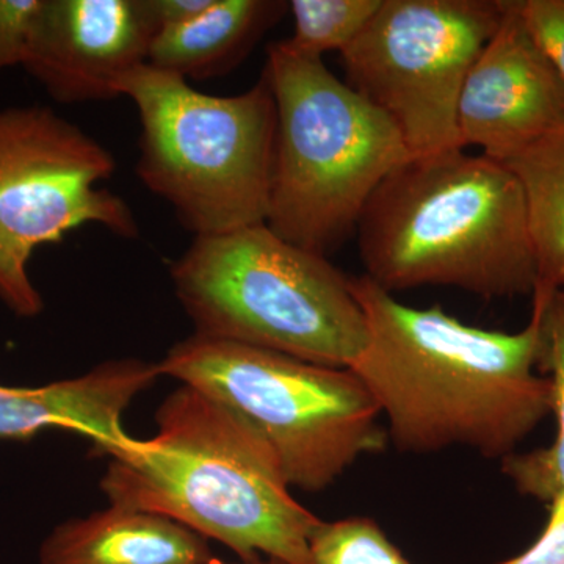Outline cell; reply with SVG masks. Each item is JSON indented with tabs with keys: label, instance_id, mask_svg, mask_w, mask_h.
<instances>
[{
	"label": "cell",
	"instance_id": "obj_13",
	"mask_svg": "<svg viewBox=\"0 0 564 564\" xmlns=\"http://www.w3.org/2000/svg\"><path fill=\"white\" fill-rule=\"evenodd\" d=\"M209 543L187 527L150 511L110 505L55 527L41 564H206Z\"/></svg>",
	"mask_w": 564,
	"mask_h": 564
},
{
	"label": "cell",
	"instance_id": "obj_6",
	"mask_svg": "<svg viewBox=\"0 0 564 564\" xmlns=\"http://www.w3.org/2000/svg\"><path fill=\"white\" fill-rule=\"evenodd\" d=\"M139 111L135 174L195 237L263 225L272 187L276 102L267 77L215 96L141 65L118 82Z\"/></svg>",
	"mask_w": 564,
	"mask_h": 564
},
{
	"label": "cell",
	"instance_id": "obj_16",
	"mask_svg": "<svg viewBox=\"0 0 564 564\" xmlns=\"http://www.w3.org/2000/svg\"><path fill=\"white\" fill-rule=\"evenodd\" d=\"M532 295L543 333L540 372L551 373L554 383L558 430L551 447L507 456L502 459V470L519 492L551 503L564 492V293L536 285Z\"/></svg>",
	"mask_w": 564,
	"mask_h": 564
},
{
	"label": "cell",
	"instance_id": "obj_22",
	"mask_svg": "<svg viewBox=\"0 0 564 564\" xmlns=\"http://www.w3.org/2000/svg\"><path fill=\"white\" fill-rule=\"evenodd\" d=\"M147 3L161 32L195 20L209 9L214 0H147Z\"/></svg>",
	"mask_w": 564,
	"mask_h": 564
},
{
	"label": "cell",
	"instance_id": "obj_1",
	"mask_svg": "<svg viewBox=\"0 0 564 564\" xmlns=\"http://www.w3.org/2000/svg\"><path fill=\"white\" fill-rule=\"evenodd\" d=\"M369 343L348 369L389 421L400 452L470 448L505 459L554 413V383L541 377L540 314L519 333L464 325L441 304L406 306L369 276L350 278Z\"/></svg>",
	"mask_w": 564,
	"mask_h": 564
},
{
	"label": "cell",
	"instance_id": "obj_2",
	"mask_svg": "<svg viewBox=\"0 0 564 564\" xmlns=\"http://www.w3.org/2000/svg\"><path fill=\"white\" fill-rule=\"evenodd\" d=\"M158 433L109 456L110 505L173 519L240 560L313 564L317 516L293 499L280 463L243 422L191 386L159 408Z\"/></svg>",
	"mask_w": 564,
	"mask_h": 564
},
{
	"label": "cell",
	"instance_id": "obj_12",
	"mask_svg": "<svg viewBox=\"0 0 564 564\" xmlns=\"http://www.w3.org/2000/svg\"><path fill=\"white\" fill-rule=\"evenodd\" d=\"M161 375L159 364L115 359L41 388L0 384V440L25 441L46 429H65L90 440L93 452L109 458L131 440L122 430V414Z\"/></svg>",
	"mask_w": 564,
	"mask_h": 564
},
{
	"label": "cell",
	"instance_id": "obj_7",
	"mask_svg": "<svg viewBox=\"0 0 564 564\" xmlns=\"http://www.w3.org/2000/svg\"><path fill=\"white\" fill-rule=\"evenodd\" d=\"M159 369L261 437L291 488L323 491L388 444L380 411L350 369L198 334L173 345Z\"/></svg>",
	"mask_w": 564,
	"mask_h": 564
},
{
	"label": "cell",
	"instance_id": "obj_20",
	"mask_svg": "<svg viewBox=\"0 0 564 564\" xmlns=\"http://www.w3.org/2000/svg\"><path fill=\"white\" fill-rule=\"evenodd\" d=\"M41 0H0V73L24 65Z\"/></svg>",
	"mask_w": 564,
	"mask_h": 564
},
{
	"label": "cell",
	"instance_id": "obj_15",
	"mask_svg": "<svg viewBox=\"0 0 564 564\" xmlns=\"http://www.w3.org/2000/svg\"><path fill=\"white\" fill-rule=\"evenodd\" d=\"M503 165L514 173L524 191L536 285L564 293V128L518 152Z\"/></svg>",
	"mask_w": 564,
	"mask_h": 564
},
{
	"label": "cell",
	"instance_id": "obj_5",
	"mask_svg": "<svg viewBox=\"0 0 564 564\" xmlns=\"http://www.w3.org/2000/svg\"><path fill=\"white\" fill-rule=\"evenodd\" d=\"M170 274L198 336L337 369H348L369 343L350 278L265 223L195 237Z\"/></svg>",
	"mask_w": 564,
	"mask_h": 564
},
{
	"label": "cell",
	"instance_id": "obj_4",
	"mask_svg": "<svg viewBox=\"0 0 564 564\" xmlns=\"http://www.w3.org/2000/svg\"><path fill=\"white\" fill-rule=\"evenodd\" d=\"M262 74L276 102L265 225L328 258L356 232L378 185L413 155L391 118L337 79L323 58L276 41L267 47Z\"/></svg>",
	"mask_w": 564,
	"mask_h": 564
},
{
	"label": "cell",
	"instance_id": "obj_11",
	"mask_svg": "<svg viewBox=\"0 0 564 564\" xmlns=\"http://www.w3.org/2000/svg\"><path fill=\"white\" fill-rule=\"evenodd\" d=\"M158 33L147 0H41L22 66L54 101H109Z\"/></svg>",
	"mask_w": 564,
	"mask_h": 564
},
{
	"label": "cell",
	"instance_id": "obj_19",
	"mask_svg": "<svg viewBox=\"0 0 564 564\" xmlns=\"http://www.w3.org/2000/svg\"><path fill=\"white\" fill-rule=\"evenodd\" d=\"M527 31L564 80V0H518Z\"/></svg>",
	"mask_w": 564,
	"mask_h": 564
},
{
	"label": "cell",
	"instance_id": "obj_3",
	"mask_svg": "<svg viewBox=\"0 0 564 564\" xmlns=\"http://www.w3.org/2000/svg\"><path fill=\"white\" fill-rule=\"evenodd\" d=\"M356 234L366 276L391 293L447 285L513 299L538 282L521 182L484 154L411 158L378 185Z\"/></svg>",
	"mask_w": 564,
	"mask_h": 564
},
{
	"label": "cell",
	"instance_id": "obj_17",
	"mask_svg": "<svg viewBox=\"0 0 564 564\" xmlns=\"http://www.w3.org/2000/svg\"><path fill=\"white\" fill-rule=\"evenodd\" d=\"M383 0H291L293 35L289 46L311 57L340 54L361 35Z\"/></svg>",
	"mask_w": 564,
	"mask_h": 564
},
{
	"label": "cell",
	"instance_id": "obj_8",
	"mask_svg": "<svg viewBox=\"0 0 564 564\" xmlns=\"http://www.w3.org/2000/svg\"><path fill=\"white\" fill-rule=\"evenodd\" d=\"M117 172L113 154L50 107L0 110V300L36 317L44 303L29 276L33 252L85 225L137 239L124 199L99 187Z\"/></svg>",
	"mask_w": 564,
	"mask_h": 564
},
{
	"label": "cell",
	"instance_id": "obj_10",
	"mask_svg": "<svg viewBox=\"0 0 564 564\" xmlns=\"http://www.w3.org/2000/svg\"><path fill=\"white\" fill-rule=\"evenodd\" d=\"M564 128V80L527 31L518 0L464 80L458 102L462 147L507 162Z\"/></svg>",
	"mask_w": 564,
	"mask_h": 564
},
{
	"label": "cell",
	"instance_id": "obj_14",
	"mask_svg": "<svg viewBox=\"0 0 564 564\" xmlns=\"http://www.w3.org/2000/svg\"><path fill=\"white\" fill-rule=\"evenodd\" d=\"M288 13L284 0H214L195 20L159 32L148 65L185 80L225 76Z\"/></svg>",
	"mask_w": 564,
	"mask_h": 564
},
{
	"label": "cell",
	"instance_id": "obj_18",
	"mask_svg": "<svg viewBox=\"0 0 564 564\" xmlns=\"http://www.w3.org/2000/svg\"><path fill=\"white\" fill-rule=\"evenodd\" d=\"M313 564H413L377 522L361 516L323 522L311 536Z\"/></svg>",
	"mask_w": 564,
	"mask_h": 564
},
{
	"label": "cell",
	"instance_id": "obj_9",
	"mask_svg": "<svg viewBox=\"0 0 564 564\" xmlns=\"http://www.w3.org/2000/svg\"><path fill=\"white\" fill-rule=\"evenodd\" d=\"M507 0H383L343 52L352 90L391 118L413 158L464 150V80L503 20Z\"/></svg>",
	"mask_w": 564,
	"mask_h": 564
},
{
	"label": "cell",
	"instance_id": "obj_23",
	"mask_svg": "<svg viewBox=\"0 0 564 564\" xmlns=\"http://www.w3.org/2000/svg\"><path fill=\"white\" fill-rule=\"evenodd\" d=\"M206 564H289V563L282 562V560L269 558V556H259V558H254V560H240V562H237V563H228V562H223V560L217 558V556H212L209 562H207Z\"/></svg>",
	"mask_w": 564,
	"mask_h": 564
},
{
	"label": "cell",
	"instance_id": "obj_21",
	"mask_svg": "<svg viewBox=\"0 0 564 564\" xmlns=\"http://www.w3.org/2000/svg\"><path fill=\"white\" fill-rule=\"evenodd\" d=\"M499 564H564V492L549 503V519L538 540L524 552Z\"/></svg>",
	"mask_w": 564,
	"mask_h": 564
}]
</instances>
